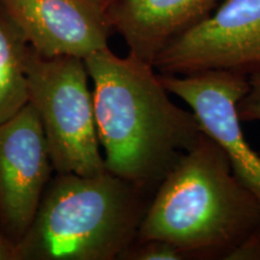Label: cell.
Listing matches in <instances>:
<instances>
[{"label": "cell", "mask_w": 260, "mask_h": 260, "mask_svg": "<svg viewBox=\"0 0 260 260\" xmlns=\"http://www.w3.org/2000/svg\"><path fill=\"white\" fill-rule=\"evenodd\" d=\"M105 170L154 193L204 130L171 100L153 65L109 47L84 58Z\"/></svg>", "instance_id": "cell-1"}, {"label": "cell", "mask_w": 260, "mask_h": 260, "mask_svg": "<svg viewBox=\"0 0 260 260\" xmlns=\"http://www.w3.org/2000/svg\"><path fill=\"white\" fill-rule=\"evenodd\" d=\"M259 226L260 203L204 132L154 190L136 239L170 242L186 260H225Z\"/></svg>", "instance_id": "cell-2"}, {"label": "cell", "mask_w": 260, "mask_h": 260, "mask_svg": "<svg viewBox=\"0 0 260 260\" xmlns=\"http://www.w3.org/2000/svg\"><path fill=\"white\" fill-rule=\"evenodd\" d=\"M153 193L109 171L52 176L16 260H118Z\"/></svg>", "instance_id": "cell-3"}, {"label": "cell", "mask_w": 260, "mask_h": 260, "mask_svg": "<svg viewBox=\"0 0 260 260\" xmlns=\"http://www.w3.org/2000/svg\"><path fill=\"white\" fill-rule=\"evenodd\" d=\"M27 74L29 103L40 118L54 172L92 176L105 171L83 58L47 57L30 46Z\"/></svg>", "instance_id": "cell-4"}, {"label": "cell", "mask_w": 260, "mask_h": 260, "mask_svg": "<svg viewBox=\"0 0 260 260\" xmlns=\"http://www.w3.org/2000/svg\"><path fill=\"white\" fill-rule=\"evenodd\" d=\"M160 75L260 73V0H223L203 21L169 42L153 60Z\"/></svg>", "instance_id": "cell-5"}, {"label": "cell", "mask_w": 260, "mask_h": 260, "mask_svg": "<svg viewBox=\"0 0 260 260\" xmlns=\"http://www.w3.org/2000/svg\"><path fill=\"white\" fill-rule=\"evenodd\" d=\"M53 171L40 118L28 103L0 124V222L16 245L34 220Z\"/></svg>", "instance_id": "cell-6"}, {"label": "cell", "mask_w": 260, "mask_h": 260, "mask_svg": "<svg viewBox=\"0 0 260 260\" xmlns=\"http://www.w3.org/2000/svg\"><path fill=\"white\" fill-rule=\"evenodd\" d=\"M159 77L169 93L189 106L204 132L224 149L236 177L260 203V154L246 140L236 110L248 89V76L217 70Z\"/></svg>", "instance_id": "cell-7"}, {"label": "cell", "mask_w": 260, "mask_h": 260, "mask_svg": "<svg viewBox=\"0 0 260 260\" xmlns=\"http://www.w3.org/2000/svg\"><path fill=\"white\" fill-rule=\"evenodd\" d=\"M30 46L47 57L86 58L109 47L103 0H0Z\"/></svg>", "instance_id": "cell-8"}, {"label": "cell", "mask_w": 260, "mask_h": 260, "mask_svg": "<svg viewBox=\"0 0 260 260\" xmlns=\"http://www.w3.org/2000/svg\"><path fill=\"white\" fill-rule=\"evenodd\" d=\"M223 0H110L107 23L125 41L129 54L153 65L178 35L206 18Z\"/></svg>", "instance_id": "cell-9"}, {"label": "cell", "mask_w": 260, "mask_h": 260, "mask_svg": "<svg viewBox=\"0 0 260 260\" xmlns=\"http://www.w3.org/2000/svg\"><path fill=\"white\" fill-rule=\"evenodd\" d=\"M30 44L0 4V124L29 103Z\"/></svg>", "instance_id": "cell-10"}, {"label": "cell", "mask_w": 260, "mask_h": 260, "mask_svg": "<svg viewBox=\"0 0 260 260\" xmlns=\"http://www.w3.org/2000/svg\"><path fill=\"white\" fill-rule=\"evenodd\" d=\"M118 260H186V256L176 246L164 240L135 239Z\"/></svg>", "instance_id": "cell-11"}, {"label": "cell", "mask_w": 260, "mask_h": 260, "mask_svg": "<svg viewBox=\"0 0 260 260\" xmlns=\"http://www.w3.org/2000/svg\"><path fill=\"white\" fill-rule=\"evenodd\" d=\"M241 122H260V73L248 76V89L236 105Z\"/></svg>", "instance_id": "cell-12"}, {"label": "cell", "mask_w": 260, "mask_h": 260, "mask_svg": "<svg viewBox=\"0 0 260 260\" xmlns=\"http://www.w3.org/2000/svg\"><path fill=\"white\" fill-rule=\"evenodd\" d=\"M225 260H260V226L248 234Z\"/></svg>", "instance_id": "cell-13"}, {"label": "cell", "mask_w": 260, "mask_h": 260, "mask_svg": "<svg viewBox=\"0 0 260 260\" xmlns=\"http://www.w3.org/2000/svg\"><path fill=\"white\" fill-rule=\"evenodd\" d=\"M16 246L0 222V260H16Z\"/></svg>", "instance_id": "cell-14"}, {"label": "cell", "mask_w": 260, "mask_h": 260, "mask_svg": "<svg viewBox=\"0 0 260 260\" xmlns=\"http://www.w3.org/2000/svg\"><path fill=\"white\" fill-rule=\"evenodd\" d=\"M110 2V0H105V2H104V6H105L106 4H107V3H109Z\"/></svg>", "instance_id": "cell-15"}, {"label": "cell", "mask_w": 260, "mask_h": 260, "mask_svg": "<svg viewBox=\"0 0 260 260\" xmlns=\"http://www.w3.org/2000/svg\"><path fill=\"white\" fill-rule=\"evenodd\" d=\"M104 2H105V0H103V3H104Z\"/></svg>", "instance_id": "cell-16"}]
</instances>
